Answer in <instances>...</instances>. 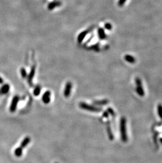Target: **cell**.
<instances>
[{
	"mask_svg": "<svg viewBox=\"0 0 162 163\" xmlns=\"http://www.w3.org/2000/svg\"><path fill=\"white\" fill-rule=\"evenodd\" d=\"M126 120L125 117H122L120 121V133L122 142L126 143L127 141V135L126 132Z\"/></svg>",
	"mask_w": 162,
	"mask_h": 163,
	"instance_id": "obj_1",
	"label": "cell"
},
{
	"mask_svg": "<svg viewBox=\"0 0 162 163\" xmlns=\"http://www.w3.org/2000/svg\"><path fill=\"white\" fill-rule=\"evenodd\" d=\"M79 107L82 109L90 112H98L102 110V109L101 107H97L95 105H91L84 102L79 103Z\"/></svg>",
	"mask_w": 162,
	"mask_h": 163,
	"instance_id": "obj_2",
	"label": "cell"
},
{
	"mask_svg": "<svg viewBox=\"0 0 162 163\" xmlns=\"http://www.w3.org/2000/svg\"><path fill=\"white\" fill-rule=\"evenodd\" d=\"M135 82L136 85V91L137 93L139 95H140L141 97H143L145 94V92H144V90L143 88L142 83L141 79L139 78H136L135 79Z\"/></svg>",
	"mask_w": 162,
	"mask_h": 163,
	"instance_id": "obj_3",
	"label": "cell"
},
{
	"mask_svg": "<svg viewBox=\"0 0 162 163\" xmlns=\"http://www.w3.org/2000/svg\"><path fill=\"white\" fill-rule=\"evenodd\" d=\"M19 101H20V97L19 95H16L13 98L10 107V111L11 112H14L15 111Z\"/></svg>",
	"mask_w": 162,
	"mask_h": 163,
	"instance_id": "obj_4",
	"label": "cell"
},
{
	"mask_svg": "<svg viewBox=\"0 0 162 163\" xmlns=\"http://www.w3.org/2000/svg\"><path fill=\"white\" fill-rule=\"evenodd\" d=\"M73 87V84L71 82L68 81L66 82L63 94L65 98H68L71 94V91Z\"/></svg>",
	"mask_w": 162,
	"mask_h": 163,
	"instance_id": "obj_5",
	"label": "cell"
},
{
	"mask_svg": "<svg viewBox=\"0 0 162 163\" xmlns=\"http://www.w3.org/2000/svg\"><path fill=\"white\" fill-rule=\"evenodd\" d=\"M35 69H36L35 66H33L32 67L30 74H29V75L27 76V81H28L29 85H30L31 87H32L33 86L32 80H33V79L34 77L35 73Z\"/></svg>",
	"mask_w": 162,
	"mask_h": 163,
	"instance_id": "obj_6",
	"label": "cell"
},
{
	"mask_svg": "<svg viewBox=\"0 0 162 163\" xmlns=\"http://www.w3.org/2000/svg\"><path fill=\"white\" fill-rule=\"evenodd\" d=\"M51 92L50 91L48 90L46 91L43 94L42 97V102L45 104H48L51 102Z\"/></svg>",
	"mask_w": 162,
	"mask_h": 163,
	"instance_id": "obj_7",
	"label": "cell"
},
{
	"mask_svg": "<svg viewBox=\"0 0 162 163\" xmlns=\"http://www.w3.org/2000/svg\"><path fill=\"white\" fill-rule=\"evenodd\" d=\"M106 129H107V133L108 134V136L109 139L110 140H113L114 139V136L112 131V129L111 127V124H110V122L109 120H107L106 122Z\"/></svg>",
	"mask_w": 162,
	"mask_h": 163,
	"instance_id": "obj_8",
	"label": "cell"
},
{
	"mask_svg": "<svg viewBox=\"0 0 162 163\" xmlns=\"http://www.w3.org/2000/svg\"><path fill=\"white\" fill-rule=\"evenodd\" d=\"M10 90V86L8 83L4 84L0 88V94H4L8 93Z\"/></svg>",
	"mask_w": 162,
	"mask_h": 163,
	"instance_id": "obj_9",
	"label": "cell"
},
{
	"mask_svg": "<svg viewBox=\"0 0 162 163\" xmlns=\"http://www.w3.org/2000/svg\"><path fill=\"white\" fill-rule=\"evenodd\" d=\"M31 138L28 136H26L25 137L23 140L22 141V142L20 144V147H22L23 149H24V148L26 147V146L30 144V143L31 142Z\"/></svg>",
	"mask_w": 162,
	"mask_h": 163,
	"instance_id": "obj_10",
	"label": "cell"
},
{
	"mask_svg": "<svg viewBox=\"0 0 162 163\" xmlns=\"http://www.w3.org/2000/svg\"><path fill=\"white\" fill-rule=\"evenodd\" d=\"M109 103V100L107 99H103L100 100H95L93 102V104L95 106H105Z\"/></svg>",
	"mask_w": 162,
	"mask_h": 163,
	"instance_id": "obj_11",
	"label": "cell"
},
{
	"mask_svg": "<svg viewBox=\"0 0 162 163\" xmlns=\"http://www.w3.org/2000/svg\"><path fill=\"white\" fill-rule=\"evenodd\" d=\"M124 59L126 61L130 63H134L136 61V59L135 58L133 57V56L129 54L125 55L124 57Z\"/></svg>",
	"mask_w": 162,
	"mask_h": 163,
	"instance_id": "obj_12",
	"label": "cell"
},
{
	"mask_svg": "<svg viewBox=\"0 0 162 163\" xmlns=\"http://www.w3.org/2000/svg\"><path fill=\"white\" fill-rule=\"evenodd\" d=\"M98 35L100 39H102V40H103V39H105L106 38V35L105 34V31H104V29H102V28H100V29H98Z\"/></svg>",
	"mask_w": 162,
	"mask_h": 163,
	"instance_id": "obj_13",
	"label": "cell"
},
{
	"mask_svg": "<svg viewBox=\"0 0 162 163\" xmlns=\"http://www.w3.org/2000/svg\"><path fill=\"white\" fill-rule=\"evenodd\" d=\"M23 148L19 146V147H17L14 150V155L17 157H20L22 156L23 154Z\"/></svg>",
	"mask_w": 162,
	"mask_h": 163,
	"instance_id": "obj_14",
	"label": "cell"
},
{
	"mask_svg": "<svg viewBox=\"0 0 162 163\" xmlns=\"http://www.w3.org/2000/svg\"><path fill=\"white\" fill-rule=\"evenodd\" d=\"M88 31H85L82 32L81 33H80L78 37V39H77L78 42L79 43H81L82 42L84 38L86 37L87 34H88Z\"/></svg>",
	"mask_w": 162,
	"mask_h": 163,
	"instance_id": "obj_15",
	"label": "cell"
},
{
	"mask_svg": "<svg viewBox=\"0 0 162 163\" xmlns=\"http://www.w3.org/2000/svg\"><path fill=\"white\" fill-rule=\"evenodd\" d=\"M40 91H41V87L39 85H37L35 87L33 90V94L35 96L37 97L40 94Z\"/></svg>",
	"mask_w": 162,
	"mask_h": 163,
	"instance_id": "obj_16",
	"label": "cell"
},
{
	"mask_svg": "<svg viewBox=\"0 0 162 163\" xmlns=\"http://www.w3.org/2000/svg\"><path fill=\"white\" fill-rule=\"evenodd\" d=\"M61 4L60 2H52V3H51L49 4L48 5V9L49 10H52V9H53L54 8L56 7H58V6H59V5H60Z\"/></svg>",
	"mask_w": 162,
	"mask_h": 163,
	"instance_id": "obj_17",
	"label": "cell"
},
{
	"mask_svg": "<svg viewBox=\"0 0 162 163\" xmlns=\"http://www.w3.org/2000/svg\"><path fill=\"white\" fill-rule=\"evenodd\" d=\"M20 73L21 76L23 78H25L27 77V72L26 71V70L24 68H22L20 70Z\"/></svg>",
	"mask_w": 162,
	"mask_h": 163,
	"instance_id": "obj_18",
	"label": "cell"
},
{
	"mask_svg": "<svg viewBox=\"0 0 162 163\" xmlns=\"http://www.w3.org/2000/svg\"><path fill=\"white\" fill-rule=\"evenodd\" d=\"M158 113L160 118L162 119V105L161 104L158 106Z\"/></svg>",
	"mask_w": 162,
	"mask_h": 163,
	"instance_id": "obj_19",
	"label": "cell"
},
{
	"mask_svg": "<svg viewBox=\"0 0 162 163\" xmlns=\"http://www.w3.org/2000/svg\"><path fill=\"white\" fill-rule=\"evenodd\" d=\"M107 112L108 114H109L111 116H115V112L113 110V109L111 108H108L107 109Z\"/></svg>",
	"mask_w": 162,
	"mask_h": 163,
	"instance_id": "obj_20",
	"label": "cell"
},
{
	"mask_svg": "<svg viewBox=\"0 0 162 163\" xmlns=\"http://www.w3.org/2000/svg\"><path fill=\"white\" fill-rule=\"evenodd\" d=\"M105 28L106 29L108 30H111L112 28V25L109 23H107L105 24Z\"/></svg>",
	"mask_w": 162,
	"mask_h": 163,
	"instance_id": "obj_21",
	"label": "cell"
},
{
	"mask_svg": "<svg viewBox=\"0 0 162 163\" xmlns=\"http://www.w3.org/2000/svg\"><path fill=\"white\" fill-rule=\"evenodd\" d=\"M126 1L127 0H119L118 2V5L119 7H122L124 5Z\"/></svg>",
	"mask_w": 162,
	"mask_h": 163,
	"instance_id": "obj_22",
	"label": "cell"
},
{
	"mask_svg": "<svg viewBox=\"0 0 162 163\" xmlns=\"http://www.w3.org/2000/svg\"><path fill=\"white\" fill-rule=\"evenodd\" d=\"M103 116L104 117H105V118H108V112L107 111L104 112V113L103 114Z\"/></svg>",
	"mask_w": 162,
	"mask_h": 163,
	"instance_id": "obj_23",
	"label": "cell"
},
{
	"mask_svg": "<svg viewBox=\"0 0 162 163\" xmlns=\"http://www.w3.org/2000/svg\"><path fill=\"white\" fill-rule=\"evenodd\" d=\"M3 83V79L0 77V85H1V84H2Z\"/></svg>",
	"mask_w": 162,
	"mask_h": 163,
	"instance_id": "obj_24",
	"label": "cell"
},
{
	"mask_svg": "<svg viewBox=\"0 0 162 163\" xmlns=\"http://www.w3.org/2000/svg\"><path fill=\"white\" fill-rule=\"evenodd\" d=\"M55 163H58V162H55Z\"/></svg>",
	"mask_w": 162,
	"mask_h": 163,
	"instance_id": "obj_25",
	"label": "cell"
}]
</instances>
